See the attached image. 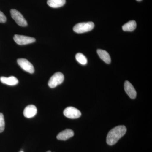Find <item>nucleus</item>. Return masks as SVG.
<instances>
[{
	"mask_svg": "<svg viewBox=\"0 0 152 152\" xmlns=\"http://www.w3.org/2000/svg\"><path fill=\"white\" fill-rule=\"evenodd\" d=\"M19 152H24L23 151H21Z\"/></svg>",
	"mask_w": 152,
	"mask_h": 152,
	"instance_id": "aec40b11",
	"label": "nucleus"
},
{
	"mask_svg": "<svg viewBox=\"0 0 152 152\" xmlns=\"http://www.w3.org/2000/svg\"><path fill=\"white\" fill-rule=\"evenodd\" d=\"M65 116L70 119H77L81 116V113L78 109L72 107L66 108L64 111Z\"/></svg>",
	"mask_w": 152,
	"mask_h": 152,
	"instance_id": "39448f33",
	"label": "nucleus"
},
{
	"mask_svg": "<svg viewBox=\"0 0 152 152\" xmlns=\"http://www.w3.org/2000/svg\"><path fill=\"white\" fill-rule=\"evenodd\" d=\"M124 89L126 93L131 99H135L137 96L136 90L131 83L128 81L125 82Z\"/></svg>",
	"mask_w": 152,
	"mask_h": 152,
	"instance_id": "1a4fd4ad",
	"label": "nucleus"
},
{
	"mask_svg": "<svg viewBox=\"0 0 152 152\" xmlns=\"http://www.w3.org/2000/svg\"><path fill=\"white\" fill-rule=\"evenodd\" d=\"M94 27V24L93 22H89L81 23L76 24L73 28L75 32L82 34L90 31Z\"/></svg>",
	"mask_w": 152,
	"mask_h": 152,
	"instance_id": "f03ea898",
	"label": "nucleus"
},
{
	"mask_svg": "<svg viewBox=\"0 0 152 152\" xmlns=\"http://www.w3.org/2000/svg\"><path fill=\"white\" fill-rule=\"evenodd\" d=\"M14 40L17 44L21 45L32 43L36 41L35 38L19 35H15Z\"/></svg>",
	"mask_w": 152,
	"mask_h": 152,
	"instance_id": "423d86ee",
	"label": "nucleus"
},
{
	"mask_svg": "<svg viewBox=\"0 0 152 152\" xmlns=\"http://www.w3.org/2000/svg\"><path fill=\"white\" fill-rule=\"evenodd\" d=\"M37 113V109L34 105H29L25 108L23 111L24 116L28 118H33Z\"/></svg>",
	"mask_w": 152,
	"mask_h": 152,
	"instance_id": "6e6552de",
	"label": "nucleus"
},
{
	"mask_svg": "<svg viewBox=\"0 0 152 152\" xmlns=\"http://www.w3.org/2000/svg\"><path fill=\"white\" fill-rule=\"evenodd\" d=\"M10 13L12 18L19 26L22 27H26L27 26V22L19 11L15 9H12L10 10Z\"/></svg>",
	"mask_w": 152,
	"mask_h": 152,
	"instance_id": "20e7f679",
	"label": "nucleus"
},
{
	"mask_svg": "<svg viewBox=\"0 0 152 152\" xmlns=\"http://www.w3.org/2000/svg\"><path fill=\"white\" fill-rule=\"evenodd\" d=\"M5 121L4 115L2 113H0V133H2L4 130Z\"/></svg>",
	"mask_w": 152,
	"mask_h": 152,
	"instance_id": "dca6fc26",
	"label": "nucleus"
},
{
	"mask_svg": "<svg viewBox=\"0 0 152 152\" xmlns=\"http://www.w3.org/2000/svg\"><path fill=\"white\" fill-rule=\"evenodd\" d=\"M17 61L19 65L24 70L30 74L34 72V66L27 60L24 58H20Z\"/></svg>",
	"mask_w": 152,
	"mask_h": 152,
	"instance_id": "0eeeda50",
	"label": "nucleus"
},
{
	"mask_svg": "<svg viewBox=\"0 0 152 152\" xmlns=\"http://www.w3.org/2000/svg\"><path fill=\"white\" fill-rule=\"evenodd\" d=\"M0 80L2 83L10 86H16L19 83L18 79L14 76H11L8 77H2L0 78Z\"/></svg>",
	"mask_w": 152,
	"mask_h": 152,
	"instance_id": "9b49d317",
	"label": "nucleus"
},
{
	"mask_svg": "<svg viewBox=\"0 0 152 152\" xmlns=\"http://www.w3.org/2000/svg\"><path fill=\"white\" fill-rule=\"evenodd\" d=\"M47 152H51V151H47Z\"/></svg>",
	"mask_w": 152,
	"mask_h": 152,
	"instance_id": "6ab92c4d",
	"label": "nucleus"
},
{
	"mask_svg": "<svg viewBox=\"0 0 152 152\" xmlns=\"http://www.w3.org/2000/svg\"><path fill=\"white\" fill-rule=\"evenodd\" d=\"M7 20V18L4 14L0 11V23H4Z\"/></svg>",
	"mask_w": 152,
	"mask_h": 152,
	"instance_id": "f3484780",
	"label": "nucleus"
},
{
	"mask_svg": "<svg viewBox=\"0 0 152 152\" xmlns=\"http://www.w3.org/2000/svg\"><path fill=\"white\" fill-rule=\"evenodd\" d=\"M48 4L54 8L61 7L65 4L66 0H48Z\"/></svg>",
	"mask_w": 152,
	"mask_h": 152,
	"instance_id": "ddd939ff",
	"label": "nucleus"
},
{
	"mask_svg": "<svg viewBox=\"0 0 152 152\" xmlns=\"http://www.w3.org/2000/svg\"><path fill=\"white\" fill-rule=\"evenodd\" d=\"M126 128L124 126H118L109 132L107 137V144L109 145H115L126 132Z\"/></svg>",
	"mask_w": 152,
	"mask_h": 152,
	"instance_id": "f257e3e1",
	"label": "nucleus"
},
{
	"mask_svg": "<svg viewBox=\"0 0 152 152\" xmlns=\"http://www.w3.org/2000/svg\"><path fill=\"white\" fill-rule=\"evenodd\" d=\"M74 135L73 131L70 129H66L58 134L57 139L60 140L65 141L73 137Z\"/></svg>",
	"mask_w": 152,
	"mask_h": 152,
	"instance_id": "9d476101",
	"label": "nucleus"
},
{
	"mask_svg": "<svg viewBox=\"0 0 152 152\" xmlns=\"http://www.w3.org/2000/svg\"><path fill=\"white\" fill-rule=\"evenodd\" d=\"M137 23L135 21L131 20L123 26L122 28L125 31H132L135 29Z\"/></svg>",
	"mask_w": 152,
	"mask_h": 152,
	"instance_id": "4468645a",
	"label": "nucleus"
},
{
	"mask_svg": "<svg viewBox=\"0 0 152 152\" xmlns=\"http://www.w3.org/2000/svg\"><path fill=\"white\" fill-rule=\"evenodd\" d=\"M137 1H141L142 0H137Z\"/></svg>",
	"mask_w": 152,
	"mask_h": 152,
	"instance_id": "a211bd4d",
	"label": "nucleus"
},
{
	"mask_svg": "<svg viewBox=\"0 0 152 152\" xmlns=\"http://www.w3.org/2000/svg\"><path fill=\"white\" fill-rule=\"evenodd\" d=\"M97 53L100 58L104 61L105 63L110 64L111 61L110 56L107 52L104 50L99 49L97 51Z\"/></svg>",
	"mask_w": 152,
	"mask_h": 152,
	"instance_id": "f8f14e48",
	"label": "nucleus"
},
{
	"mask_svg": "<svg viewBox=\"0 0 152 152\" xmlns=\"http://www.w3.org/2000/svg\"><path fill=\"white\" fill-rule=\"evenodd\" d=\"M76 59L80 64L83 65L86 64L88 62L86 57L81 53H78L76 54Z\"/></svg>",
	"mask_w": 152,
	"mask_h": 152,
	"instance_id": "2eb2a0df",
	"label": "nucleus"
},
{
	"mask_svg": "<svg viewBox=\"0 0 152 152\" xmlns=\"http://www.w3.org/2000/svg\"><path fill=\"white\" fill-rule=\"evenodd\" d=\"M64 77L61 72H57L54 74L49 80L48 84L49 86L52 88H56L57 86L62 83L64 82Z\"/></svg>",
	"mask_w": 152,
	"mask_h": 152,
	"instance_id": "7ed1b4c3",
	"label": "nucleus"
}]
</instances>
